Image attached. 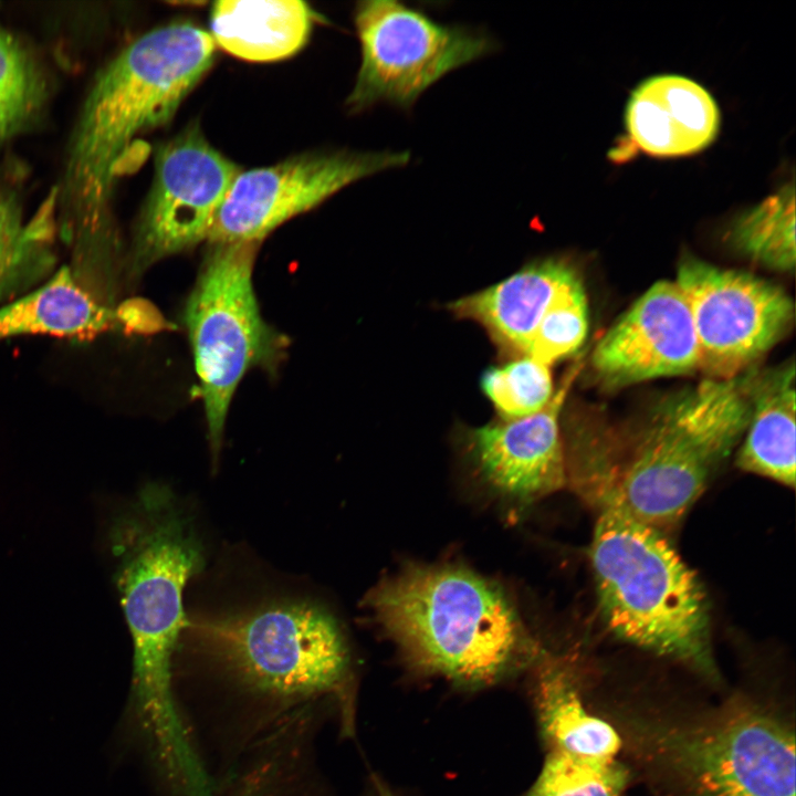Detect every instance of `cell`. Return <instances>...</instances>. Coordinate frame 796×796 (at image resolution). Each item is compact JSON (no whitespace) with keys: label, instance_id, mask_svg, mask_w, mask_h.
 <instances>
[{"label":"cell","instance_id":"1","mask_svg":"<svg viewBox=\"0 0 796 796\" xmlns=\"http://www.w3.org/2000/svg\"><path fill=\"white\" fill-rule=\"evenodd\" d=\"M115 531L136 710L170 786L189 788L203 779L205 769L174 701L171 658L188 626L184 588L203 568L205 548L176 494L161 484L146 486Z\"/></svg>","mask_w":796,"mask_h":796},{"label":"cell","instance_id":"2","mask_svg":"<svg viewBox=\"0 0 796 796\" xmlns=\"http://www.w3.org/2000/svg\"><path fill=\"white\" fill-rule=\"evenodd\" d=\"M206 30L175 22L121 51L94 81L71 139L67 206L78 256L95 258L107 232V203L121 164L140 134L167 124L213 64Z\"/></svg>","mask_w":796,"mask_h":796},{"label":"cell","instance_id":"3","mask_svg":"<svg viewBox=\"0 0 796 796\" xmlns=\"http://www.w3.org/2000/svg\"><path fill=\"white\" fill-rule=\"evenodd\" d=\"M597 507L590 561L600 612L621 640L715 674L704 589L663 536L635 519L611 482L585 493Z\"/></svg>","mask_w":796,"mask_h":796},{"label":"cell","instance_id":"4","mask_svg":"<svg viewBox=\"0 0 796 796\" xmlns=\"http://www.w3.org/2000/svg\"><path fill=\"white\" fill-rule=\"evenodd\" d=\"M366 604L411 661L458 681H492L534 649L503 589L460 565L406 566Z\"/></svg>","mask_w":796,"mask_h":796},{"label":"cell","instance_id":"5","mask_svg":"<svg viewBox=\"0 0 796 796\" xmlns=\"http://www.w3.org/2000/svg\"><path fill=\"white\" fill-rule=\"evenodd\" d=\"M755 369L664 398L619 467L606 451L617 498L635 519L663 533L689 511L746 430Z\"/></svg>","mask_w":796,"mask_h":796},{"label":"cell","instance_id":"6","mask_svg":"<svg viewBox=\"0 0 796 796\" xmlns=\"http://www.w3.org/2000/svg\"><path fill=\"white\" fill-rule=\"evenodd\" d=\"M636 729L648 757L691 796H795L794 732L758 706Z\"/></svg>","mask_w":796,"mask_h":796},{"label":"cell","instance_id":"7","mask_svg":"<svg viewBox=\"0 0 796 796\" xmlns=\"http://www.w3.org/2000/svg\"><path fill=\"white\" fill-rule=\"evenodd\" d=\"M258 243L210 244L185 308L213 462L238 384L252 368L273 371L286 347L258 306L252 284Z\"/></svg>","mask_w":796,"mask_h":796},{"label":"cell","instance_id":"8","mask_svg":"<svg viewBox=\"0 0 796 796\" xmlns=\"http://www.w3.org/2000/svg\"><path fill=\"white\" fill-rule=\"evenodd\" d=\"M188 626L239 680L277 698L326 692L348 663L337 620L311 601H274Z\"/></svg>","mask_w":796,"mask_h":796},{"label":"cell","instance_id":"9","mask_svg":"<svg viewBox=\"0 0 796 796\" xmlns=\"http://www.w3.org/2000/svg\"><path fill=\"white\" fill-rule=\"evenodd\" d=\"M354 23L360 65L345 102L350 113L377 103L410 109L446 74L496 49L486 33L437 22L394 0L358 2Z\"/></svg>","mask_w":796,"mask_h":796},{"label":"cell","instance_id":"10","mask_svg":"<svg viewBox=\"0 0 796 796\" xmlns=\"http://www.w3.org/2000/svg\"><path fill=\"white\" fill-rule=\"evenodd\" d=\"M675 283L688 302L700 366L727 379L754 367L794 324V303L781 286L753 273L683 256Z\"/></svg>","mask_w":796,"mask_h":796},{"label":"cell","instance_id":"11","mask_svg":"<svg viewBox=\"0 0 796 796\" xmlns=\"http://www.w3.org/2000/svg\"><path fill=\"white\" fill-rule=\"evenodd\" d=\"M241 170L206 139L197 125L163 144L135 231L129 274L207 241Z\"/></svg>","mask_w":796,"mask_h":796},{"label":"cell","instance_id":"12","mask_svg":"<svg viewBox=\"0 0 796 796\" xmlns=\"http://www.w3.org/2000/svg\"><path fill=\"white\" fill-rule=\"evenodd\" d=\"M409 160V151H316L241 170L217 212L207 241L259 242L283 222L315 208L348 185L404 167Z\"/></svg>","mask_w":796,"mask_h":796},{"label":"cell","instance_id":"13","mask_svg":"<svg viewBox=\"0 0 796 796\" xmlns=\"http://www.w3.org/2000/svg\"><path fill=\"white\" fill-rule=\"evenodd\" d=\"M590 363L610 389L699 370L692 315L675 281L656 282L640 295L598 341Z\"/></svg>","mask_w":796,"mask_h":796},{"label":"cell","instance_id":"14","mask_svg":"<svg viewBox=\"0 0 796 796\" xmlns=\"http://www.w3.org/2000/svg\"><path fill=\"white\" fill-rule=\"evenodd\" d=\"M584 363L579 359L572 365L538 412L500 419L463 432V448L471 464L503 498L530 504L566 485L567 461L559 418Z\"/></svg>","mask_w":796,"mask_h":796},{"label":"cell","instance_id":"15","mask_svg":"<svg viewBox=\"0 0 796 796\" xmlns=\"http://www.w3.org/2000/svg\"><path fill=\"white\" fill-rule=\"evenodd\" d=\"M630 140L658 157L696 153L715 138L720 113L711 94L691 78L664 74L641 82L625 114Z\"/></svg>","mask_w":796,"mask_h":796},{"label":"cell","instance_id":"16","mask_svg":"<svg viewBox=\"0 0 796 796\" xmlns=\"http://www.w3.org/2000/svg\"><path fill=\"white\" fill-rule=\"evenodd\" d=\"M578 273L562 259L528 264L496 284L463 296L448 308L480 324L511 358L526 356L532 338L558 293Z\"/></svg>","mask_w":796,"mask_h":796},{"label":"cell","instance_id":"17","mask_svg":"<svg viewBox=\"0 0 796 796\" xmlns=\"http://www.w3.org/2000/svg\"><path fill=\"white\" fill-rule=\"evenodd\" d=\"M130 320L84 289L70 266H62L35 290L0 307V339L34 334L91 338L121 324L132 327Z\"/></svg>","mask_w":796,"mask_h":796},{"label":"cell","instance_id":"18","mask_svg":"<svg viewBox=\"0 0 796 796\" xmlns=\"http://www.w3.org/2000/svg\"><path fill=\"white\" fill-rule=\"evenodd\" d=\"M795 399L793 358L773 368L756 369L750 419L736 454L741 470L795 486Z\"/></svg>","mask_w":796,"mask_h":796},{"label":"cell","instance_id":"19","mask_svg":"<svg viewBox=\"0 0 796 796\" xmlns=\"http://www.w3.org/2000/svg\"><path fill=\"white\" fill-rule=\"evenodd\" d=\"M316 17L300 0H220L211 8L210 35L237 57L273 62L304 46Z\"/></svg>","mask_w":796,"mask_h":796},{"label":"cell","instance_id":"20","mask_svg":"<svg viewBox=\"0 0 796 796\" xmlns=\"http://www.w3.org/2000/svg\"><path fill=\"white\" fill-rule=\"evenodd\" d=\"M537 708L543 733L553 750L597 757H616L622 741L606 721L585 710L574 671L546 659L537 679Z\"/></svg>","mask_w":796,"mask_h":796},{"label":"cell","instance_id":"21","mask_svg":"<svg viewBox=\"0 0 796 796\" xmlns=\"http://www.w3.org/2000/svg\"><path fill=\"white\" fill-rule=\"evenodd\" d=\"M729 239L736 251L752 261L775 271L793 272L796 262L794 186H784L737 217Z\"/></svg>","mask_w":796,"mask_h":796},{"label":"cell","instance_id":"22","mask_svg":"<svg viewBox=\"0 0 796 796\" xmlns=\"http://www.w3.org/2000/svg\"><path fill=\"white\" fill-rule=\"evenodd\" d=\"M55 200L53 192L18 233L0 239V303L27 294L55 272Z\"/></svg>","mask_w":796,"mask_h":796},{"label":"cell","instance_id":"23","mask_svg":"<svg viewBox=\"0 0 796 796\" xmlns=\"http://www.w3.org/2000/svg\"><path fill=\"white\" fill-rule=\"evenodd\" d=\"M628 768L616 757L553 750L528 796H625Z\"/></svg>","mask_w":796,"mask_h":796},{"label":"cell","instance_id":"24","mask_svg":"<svg viewBox=\"0 0 796 796\" xmlns=\"http://www.w3.org/2000/svg\"><path fill=\"white\" fill-rule=\"evenodd\" d=\"M481 388L503 420L538 412L555 391L549 366L531 356L488 368Z\"/></svg>","mask_w":796,"mask_h":796},{"label":"cell","instance_id":"25","mask_svg":"<svg viewBox=\"0 0 796 796\" xmlns=\"http://www.w3.org/2000/svg\"><path fill=\"white\" fill-rule=\"evenodd\" d=\"M588 326L586 293L577 276L554 300L532 338L526 356L551 366L582 347Z\"/></svg>","mask_w":796,"mask_h":796},{"label":"cell","instance_id":"26","mask_svg":"<svg viewBox=\"0 0 796 796\" xmlns=\"http://www.w3.org/2000/svg\"><path fill=\"white\" fill-rule=\"evenodd\" d=\"M40 94L35 67L21 45L0 28V95L31 109Z\"/></svg>","mask_w":796,"mask_h":796},{"label":"cell","instance_id":"27","mask_svg":"<svg viewBox=\"0 0 796 796\" xmlns=\"http://www.w3.org/2000/svg\"><path fill=\"white\" fill-rule=\"evenodd\" d=\"M226 796H310V788L276 761L261 756L235 778Z\"/></svg>","mask_w":796,"mask_h":796},{"label":"cell","instance_id":"28","mask_svg":"<svg viewBox=\"0 0 796 796\" xmlns=\"http://www.w3.org/2000/svg\"><path fill=\"white\" fill-rule=\"evenodd\" d=\"M30 109L0 95V140L18 129Z\"/></svg>","mask_w":796,"mask_h":796},{"label":"cell","instance_id":"29","mask_svg":"<svg viewBox=\"0 0 796 796\" xmlns=\"http://www.w3.org/2000/svg\"><path fill=\"white\" fill-rule=\"evenodd\" d=\"M23 224L18 205L0 195V239L14 235Z\"/></svg>","mask_w":796,"mask_h":796},{"label":"cell","instance_id":"30","mask_svg":"<svg viewBox=\"0 0 796 796\" xmlns=\"http://www.w3.org/2000/svg\"><path fill=\"white\" fill-rule=\"evenodd\" d=\"M381 796H394V795L390 794V793L387 792V790H383V792H381Z\"/></svg>","mask_w":796,"mask_h":796}]
</instances>
